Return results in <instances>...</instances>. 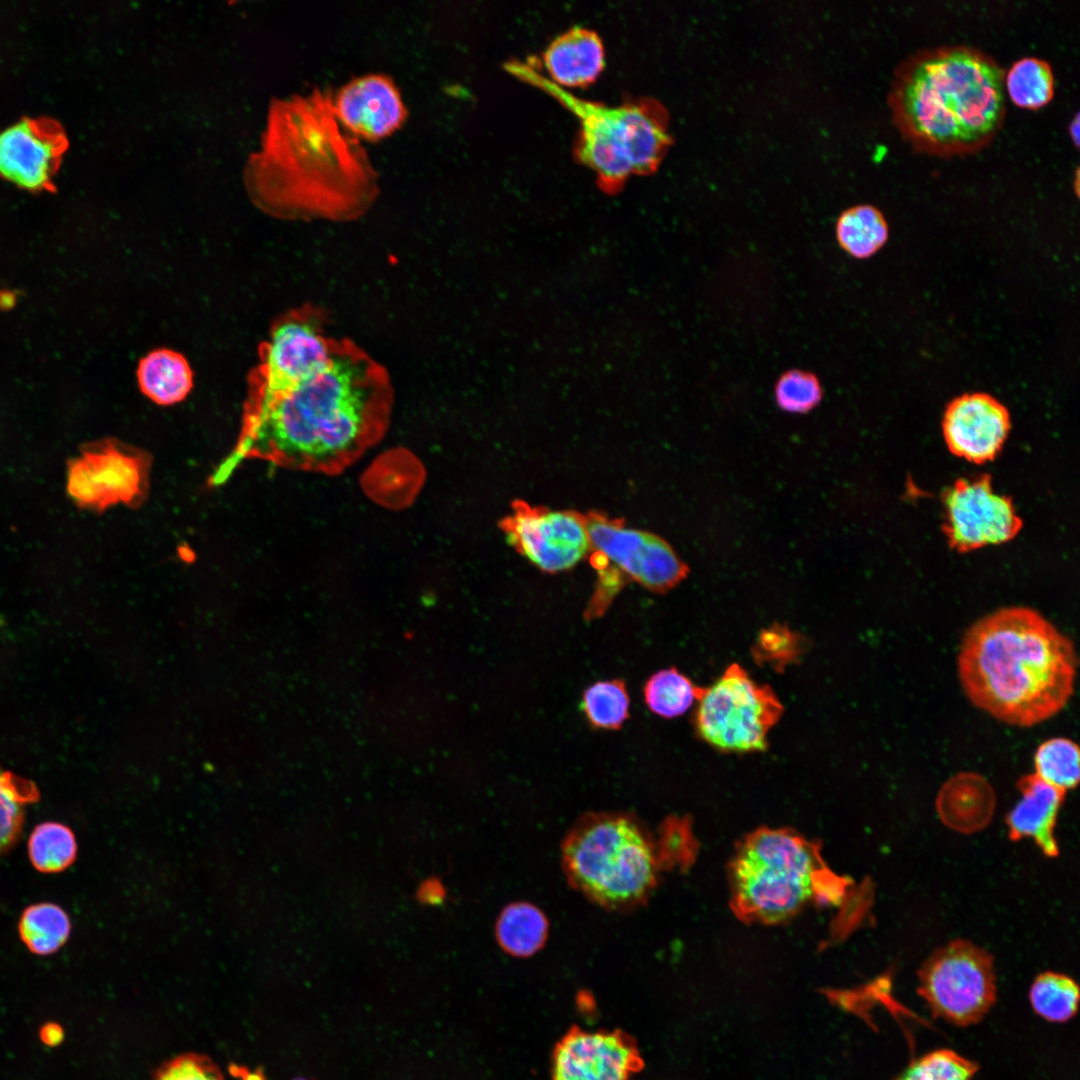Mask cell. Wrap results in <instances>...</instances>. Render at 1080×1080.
<instances>
[{"label": "cell", "mask_w": 1080, "mask_h": 1080, "mask_svg": "<svg viewBox=\"0 0 1080 1080\" xmlns=\"http://www.w3.org/2000/svg\"><path fill=\"white\" fill-rule=\"evenodd\" d=\"M393 392L386 369L347 339L338 340L330 364L296 388L245 404L239 438L210 477L223 484L246 459L335 474L384 434Z\"/></svg>", "instance_id": "cell-1"}, {"label": "cell", "mask_w": 1080, "mask_h": 1080, "mask_svg": "<svg viewBox=\"0 0 1080 1080\" xmlns=\"http://www.w3.org/2000/svg\"><path fill=\"white\" fill-rule=\"evenodd\" d=\"M245 183L263 211L286 219L354 220L379 195V177L360 140L339 123L333 92L274 99Z\"/></svg>", "instance_id": "cell-2"}, {"label": "cell", "mask_w": 1080, "mask_h": 1080, "mask_svg": "<svg viewBox=\"0 0 1080 1080\" xmlns=\"http://www.w3.org/2000/svg\"><path fill=\"white\" fill-rule=\"evenodd\" d=\"M959 682L969 701L993 718L1031 727L1054 717L1074 693L1073 642L1035 609L1011 606L978 619L965 632Z\"/></svg>", "instance_id": "cell-3"}, {"label": "cell", "mask_w": 1080, "mask_h": 1080, "mask_svg": "<svg viewBox=\"0 0 1080 1080\" xmlns=\"http://www.w3.org/2000/svg\"><path fill=\"white\" fill-rule=\"evenodd\" d=\"M1004 69L967 44L917 50L896 67L888 92L892 121L920 152L964 155L988 145L1006 113Z\"/></svg>", "instance_id": "cell-4"}, {"label": "cell", "mask_w": 1080, "mask_h": 1080, "mask_svg": "<svg viewBox=\"0 0 1080 1080\" xmlns=\"http://www.w3.org/2000/svg\"><path fill=\"white\" fill-rule=\"evenodd\" d=\"M818 842L789 828L745 836L728 865L730 906L750 924L790 920L811 903L839 905L849 881L826 864Z\"/></svg>", "instance_id": "cell-5"}, {"label": "cell", "mask_w": 1080, "mask_h": 1080, "mask_svg": "<svg viewBox=\"0 0 1080 1080\" xmlns=\"http://www.w3.org/2000/svg\"><path fill=\"white\" fill-rule=\"evenodd\" d=\"M504 67L556 99L578 119L576 158L607 193L620 190L632 175L654 173L672 144L668 113L653 98L606 105L579 98L555 84L533 59H513Z\"/></svg>", "instance_id": "cell-6"}, {"label": "cell", "mask_w": 1080, "mask_h": 1080, "mask_svg": "<svg viewBox=\"0 0 1080 1080\" xmlns=\"http://www.w3.org/2000/svg\"><path fill=\"white\" fill-rule=\"evenodd\" d=\"M659 850L632 816L593 814L582 819L563 846L570 882L594 902L612 909L631 908L655 888Z\"/></svg>", "instance_id": "cell-7"}, {"label": "cell", "mask_w": 1080, "mask_h": 1080, "mask_svg": "<svg viewBox=\"0 0 1080 1080\" xmlns=\"http://www.w3.org/2000/svg\"><path fill=\"white\" fill-rule=\"evenodd\" d=\"M585 519L588 557L597 572L594 593L585 611L587 619L604 614L629 581L654 593H664L687 577L688 566L658 535L628 527L623 519L598 511L585 514Z\"/></svg>", "instance_id": "cell-8"}, {"label": "cell", "mask_w": 1080, "mask_h": 1080, "mask_svg": "<svg viewBox=\"0 0 1080 1080\" xmlns=\"http://www.w3.org/2000/svg\"><path fill=\"white\" fill-rule=\"evenodd\" d=\"M697 702L696 734L725 753L765 751L768 734L784 711L772 688L757 683L737 663L704 687Z\"/></svg>", "instance_id": "cell-9"}, {"label": "cell", "mask_w": 1080, "mask_h": 1080, "mask_svg": "<svg viewBox=\"0 0 1080 1080\" xmlns=\"http://www.w3.org/2000/svg\"><path fill=\"white\" fill-rule=\"evenodd\" d=\"M337 342L328 336L323 314L313 306L282 315L259 347V363L249 376L245 404L280 396L322 372Z\"/></svg>", "instance_id": "cell-10"}, {"label": "cell", "mask_w": 1080, "mask_h": 1080, "mask_svg": "<svg viewBox=\"0 0 1080 1080\" xmlns=\"http://www.w3.org/2000/svg\"><path fill=\"white\" fill-rule=\"evenodd\" d=\"M917 978V993L932 1015L960 1027L979 1023L997 999L993 957L965 939L934 951Z\"/></svg>", "instance_id": "cell-11"}, {"label": "cell", "mask_w": 1080, "mask_h": 1080, "mask_svg": "<svg viewBox=\"0 0 1080 1080\" xmlns=\"http://www.w3.org/2000/svg\"><path fill=\"white\" fill-rule=\"evenodd\" d=\"M509 544L535 567L558 573L575 567L589 554L585 515L515 500L500 521Z\"/></svg>", "instance_id": "cell-12"}, {"label": "cell", "mask_w": 1080, "mask_h": 1080, "mask_svg": "<svg viewBox=\"0 0 1080 1080\" xmlns=\"http://www.w3.org/2000/svg\"><path fill=\"white\" fill-rule=\"evenodd\" d=\"M942 500L943 531L958 552L1008 542L1022 528L1011 498L994 491L989 474L956 480Z\"/></svg>", "instance_id": "cell-13"}, {"label": "cell", "mask_w": 1080, "mask_h": 1080, "mask_svg": "<svg viewBox=\"0 0 1080 1080\" xmlns=\"http://www.w3.org/2000/svg\"><path fill=\"white\" fill-rule=\"evenodd\" d=\"M142 460L110 441L89 447L68 464V493L80 506L99 510L130 502L143 488L144 478L138 477Z\"/></svg>", "instance_id": "cell-14"}, {"label": "cell", "mask_w": 1080, "mask_h": 1080, "mask_svg": "<svg viewBox=\"0 0 1080 1080\" xmlns=\"http://www.w3.org/2000/svg\"><path fill=\"white\" fill-rule=\"evenodd\" d=\"M642 1064L637 1048L623 1033L575 1028L554 1050L552 1080H630Z\"/></svg>", "instance_id": "cell-15"}, {"label": "cell", "mask_w": 1080, "mask_h": 1080, "mask_svg": "<svg viewBox=\"0 0 1080 1080\" xmlns=\"http://www.w3.org/2000/svg\"><path fill=\"white\" fill-rule=\"evenodd\" d=\"M1011 428L1005 405L988 393H965L946 406L942 432L952 454L982 464L1002 449Z\"/></svg>", "instance_id": "cell-16"}, {"label": "cell", "mask_w": 1080, "mask_h": 1080, "mask_svg": "<svg viewBox=\"0 0 1080 1080\" xmlns=\"http://www.w3.org/2000/svg\"><path fill=\"white\" fill-rule=\"evenodd\" d=\"M342 127L358 139H383L405 122L408 111L395 81L384 73L352 78L333 93Z\"/></svg>", "instance_id": "cell-17"}, {"label": "cell", "mask_w": 1080, "mask_h": 1080, "mask_svg": "<svg viewBox=\"0 0 1080 1080\" xmlns=\"http://www.w3.org/2000/svg\"><path fill=\"white\" fill-rule=\"evenodd\" d=\"M66 146L56 123L20 120L0 131V174L29 190L47 188Z\"/></svg>", "instance_id": "cell-18"}, {"label": "cell", "mask_w": 1080, "mask_h": 1080, "mask_svg": "<svg viewBox=\"0 0 1080 1080\" xmlns=\"http://www.w3.org/2000/svg\"><path fill=\"white\" fill-rule=\"evenodd\" d=\"M1017 787L1020 799L1006 816L1009 838H1031L1047 857H1057L1055 826L1066 792L1037 777L1022 776Z\"/></svg>", "instance_id": "cell-19"}, {"label": "cell", "mask_w": 1080, "mask_h": 1080, "mask_svg": "<svg viewBox=\"0 0 1080 1080\" xmlns=\"http://www.w3.org/2000/svg\"><path fill=\"white\" fill-rule=\"evenodd\" d=\"M543 63L552 82L562 88L583 87L595 81L605 65V50L593 30L575 26L546 47Z\"/></svg>", "instance_id": "cell-20"}, {"label": "cell", "mask_w": 1080, "mask_h": 1080, "mask_svg": "<svg viewBox=\"0 0 1080 1080\" xmlns=\"http://www.w3.org/2000/svg\"><path fill=\"white\" fill-rule=\"evenodd\" d=\"M994 804L991 785L973 772L951 777L937 797V810L943 822L961 831L979 829L988 823Z\"/></svg>", "instance_id": "cell-21"}, {"label": "cell", "mask_w": 1080, "mask_h": 1080, "mask_svg": "<svg viewBox=\"0 0 1080 1080\" xmlns=\"http://www.w3.org/2000/svg\"><path fill=\"white\" fill-rule=\"evenodd\" d=\"M141 392L158 405L183 401L193 388V371L181 353L168 348L152 350L137 367Z\"/></svg>", "instance_id": "cell-22"}, {"label": "cell", "mask_w": 1080, "mask_h": 1080, "mask_svg": "<svg viewBox=\"0 0 1080 1080\" xmlns=\"http://www.w3.org/2000/svg\"><path fill=\"white\" fill-rule=\"evenodd\" d=\"M842 250L856 259L875 255L887 242L889 227L883 213L873 205L860 204L844 210L835 226Z\"/></svg>", "instance_id": "cell-23"}, {"label": "cell", "mask_w": 1080, "mask_h": 1080, "mask_svg": "<svg viewBox=\"0 0 1080 1080\" xmlns=\"http://www.w3.org/2000/svg\"><path fill=\"white\" fill-rule=\"evenodd\" d=\"M18 931L29 951L45 956L57 952L66 943L71 932V922L60 906L37 903L23 911Z\"/></svg>", "instance_id": "cell-24"}, {"label": "cell", "mask_w": 1080, "mask_h": 1080, "mask_svg": "<svg viewBox=\"0 0 1080 1080\" xmlns=\"http://www.w3.org/2000/svg\"><path fill=\"white\" fill-rule=\"evenodd\" d=\"M548 925L540 910L518 903L505 908L496 924V936L503 949L513 955L528 956L545 941Z\"/></svg>", "instance_id": "cell-25"}, {"label": "cell", "mask_w": 1080, "mask_h": 1080, "mask_svg": "<svg viewBox=\"0 0 1080 1080\" xmlns=\"http://www.w3.org/2000/svg\"><path fill=\"white\" fill-rule=\"evenodd\" d=\"M1004 87L1017 106L1037 109L1050 102L1054 95V74L1046 60L1022 57L1012 63L1004 75Z\"/></svg>", "instance_id": "cell-26"}, {"label": "cell", "mask_w": 1080, "mask_h": 1080, "mask_svg": "<svg viewBox=\"0 0 1080 1080\" xmlns=\"http://www.w3.org/2000/svg\"><path fill=\"white\" fill-rule=\"evenodd\" d=\"M704 687L692 682L676 668L670 667L654 673L643 689L644 700L650 711L663 718H675L684 714L702 695Z\"/></svg>", "instance_id": "cell-27"}, {"label": "cell", "mask_w": 1080, "mask_h": 1080, "mask_svg": "<svg viewBox=\"0 0 1080 1080\" xmlns=\"http://www.w3.org/2000/svg\"><path fill=\"white\" fill-rule=\"evenodd\" d=\"M1079 987L1070 976L1046 971L1033 981L1029 1000L1034 1012L1050 1022L1070 1020L1078 1010Z\"/></svg>", "instance_id": "cell-28"}, {"label": "cell", "mask_w": 1080, "mask_h": 1080, "mask_svg": "<svg viewBox=\"0 0 1080 1080\" xmlns=\"http://www.w3.org/2000/svg\"><path fill=\"white\" fill-rule=\"evenodd\" d=\"M28 855L36 870L43 873L61 872L76 859L75 835L69 827L61 823H41L29 837Z\"/></svg>", "instance_id": "cell-29"}, {"label": "cell", "mask_w": 1080, "mask_h": 1080, "mask_svg": "<svg viewBox=\"0 0 1080 1080\" xmlns=\"http://www.w3.org/2000/svg\"><path fill=\"white\" fill-rule=\"evenodd\" d=\"M1034 774L1065 792L1074 789L1080 779V750L1066 737H1052L1038 745L1033 756Z\"/></svg>", "instance_id": "cell-30"}, {"label": "cell", "mask_w": 1080, "mask_h": 1080, "mask_svg": "<svg viewBox=\"0 0 1080 1080\" xmlns=\"http://www.w3.org/2000/svg\"><path fill=\"white\" fill-rule=\"evenodd\" d=\"M629 705L625 683L619 679L595 682L582 697L584 714L590 725L598 729L621 728L628 718Z\"/></svg>", "instance_id": "cell-31"}, {"label": "cell", "mask_w": 1080, "mask_h": 1080, "mask_svg": "<svg viewBox=\"0 0 1080 1080\" xmlns=\"http://www.w3.org/2000/svg\"><path fill=\"white\" fill-rule=\"evenodd\" d=\"M978 1068L954 1050L939 1049L912 1062L895 1080H973Z\"/></svg>", "instance_id": "cell-32"}, {"label": "cell", "mask_w": 1080, "mask_h": 1080, "mask_svg": "<svg viewBox=\"0 0 1080 1080\" xmlns=\"http://www.w3.org/2000/svg\"><path fill=\"white\" fill-rule=\"evenodd\" d=\"M34 796L31 786L0 770V853L8 850L18 839L24 823L25 806Z\"/></svg>", "instance_id": "cell-33"}, {"label": "cell", "mask_w": 1080, "mask_h": 1080, "mask_svg": "<svg viewBox=\"0 0 1080 1080\" xmlns=\"http://www.w3.org/2000/svg\"><path fill=\"white\" fill-rule=\"evenodd\" d=\"M774 394L779 408L789 413L803 414L819 405L823 397V389L814 373L790 369L776 381Z\"/></svg>", "instance_id": "cell-34"}, {"label": "cell", "mask_w": 1080, "mask_h": 1080, "mask_svg": "<svg viewBox=\"0 0 1080 1080\" xmlns=\"http://www.w3.org/2000/svg\"><path fill=\"white\" fill-rule=\"evenodd\" d=\"M801 652L800 635L780 624L763 629L752 647V656L755 661L769 665L776 671H782L786 666L796 662Z\"/></svg>", "instance_id": "cell-35"}, {"label": "cell", "mask_w": 1080, "mask_h": 1080, "mask_svg": "<svg viewBox=\"0 0 1080 1080\" xmlns=\"http://www.w3.org/2000/svg\"><path fill=\"white\" fill-rule=\"evenodd\" d=\"M153 1080H225L220 1068L207 1056L186 1053L163 1064Z\"/></svg>", "instance_id": "cell-36"}, {"label": "cell", "mask_w": 1080, "mask_h": 1080, "mask_svg": "<svg viewBox=\"0 0 1080 1080\" xmlns=\"http://www.w3.org/2000/svg\"><path fill=\"white\" fill-rule=\"evenodd\" d=\"M418 900L426 905H440L446 898V889L440 879L430 877L421 882L416 892Z\"/></svg>", "instance_id": "cell-37"}, {"label": "cell", "mask_w": 1080, "mask_h": 1080, "mask_svg": "<svg viewBox=\"0 0 1080 1080\" xmlns=\"http://www.w3.org/2000/svg\"><path fill=\"white\" fill-rule=\"evenodd\" d=\"M63 1030L55 1023H47L40 1030V1038L48 1046H56L63 1040Z\"/></svg>", "instance_id": "cell-38"}, {"label": "cell", "mask_w": 1080, "mask_h": 1080, "mask_svg": "<svg viewBox=\"0 0 1080 1080\" xmlns=\"http://www.w3.org/2000/svg\"><path fill=\"white\" fill-rule=\"evenodd\" d=\"M16 301L15 294L10 291H0V309H10Z\"/></svg>", "instance_id": "cell-39"}, {"label": "cell", "mask_w": 1080, "mask_h": 1080, "mask_svg": "<svg viewBox=\"0 0 1080 1080\" xmlns=\"http://www.w3.org/2000/svg\"><path fill=\"white\" fill-rule=\"evenodd\" d=\"M1069 134L1074 141V144L1078 146L1079 143V115L1076 114L1075 118L1069 124Z\"/></svg>", "instance_id": "cell-40"}, {"label": "cell", "mask_w": 1080, "mask_h": 1080, "mask_svg": "<svg viewBox=\"0 0 1080 1080\" xmlns=\"http://www.w3.org/2000/svg\"><path fill=\"white\" fill-rule=\"evenodd\" d=\"M301 1080H303V1079H301Z\"/></svg>", "instance_id": "cell-41"}]
</instances>
